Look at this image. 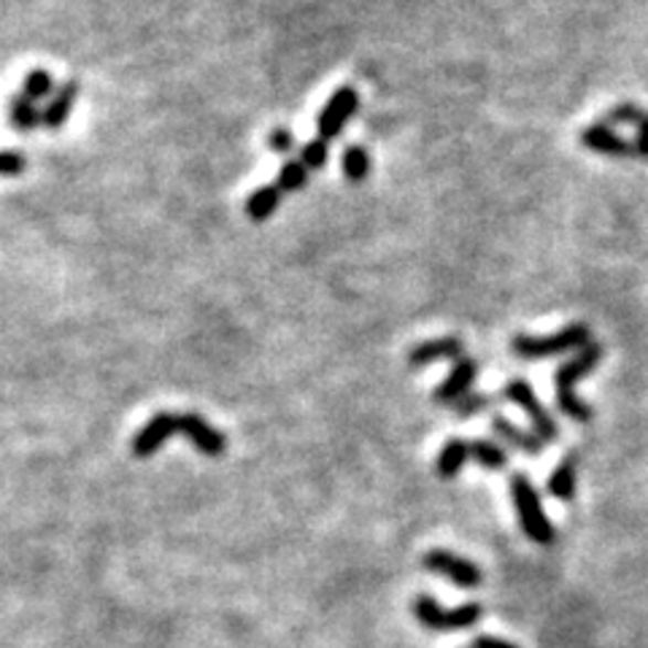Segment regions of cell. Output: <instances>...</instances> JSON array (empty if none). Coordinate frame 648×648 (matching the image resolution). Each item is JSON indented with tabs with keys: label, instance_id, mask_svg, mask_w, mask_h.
Instances as JSON below:
<instances>
[{
	"label": "cell",
	"instance_id": "2e32d148",
	"mask_svg": "<svg viewBox=\"0 0 648 648\" xmlns=\"http://www.w3.org/2000/svg\"><path fill=\"white\" fill-rule=\"evenodd\" d=\"M278 203H281V192H278L276 184L259 187L246 200V214H249L252 222H265L278 209Z\"/></svg>",
	"mask_w": 648,
	"mask_h": 648
},
{
	"label": "cell",
	"instance_id": "7402d4cb",
	"mask_svg": "<svg viewBox=\"0 0 648 648\" xmlns=\"http://www.w3.org/2000/svg\"><path fill=\"white\" fill-rule=\"evenodd\" d=\"M327 155H330V144L322 141V138H317V141L302 147L300 162L308 168V171H317V168H322L327 162Z\"/></svg>",
	"mask_w": 648,
	"mask_h": 648
},
{
	"label": "cell",
	"instance_id": "d4e9b609",
	"mask_svg": "<svg viewBox=\"0 0 648 648\" xmlns=\"http://www.w3.org/2000/svg\"><path fill=\"white\" fill-rule=\"evenodd\" d=\"M640 117H644V111H640L638 106H633V103H622V106L610 108L608 123H605V125H608V127L610 125H635Z\"/></svg>",
	"mask_w": 648,
	"mask_h": 648
},
{
	"label": "cell",
	"instance_id": "3957f363",
	"mask_svg": "<svg viewBox=\"0 0 648 648\" xmlns=\"http://www.w3.org/2000/svg\"><path fill=\"white\" fill-rule=\"evenodd\" d=\"M511 498L513 506H517L524 535L530 538L532 543H538V546H551V543H554V527H551L546 519V511H543L535 487H532L530 478L524 474L511 476Z\"/></svg>",
	"mask_w": 648,
	"mask_h": 648
},
{
	"label": "cell",
	"instance_id": "cb8c5ba5",
	"mask_svg": "<svg viewBox=\"0 0 648 648\" xmlns=\"http://www.w3.org/2000/svg\"><path fill=\"white\" fill-rule=\"evenodd\" d=\"M28 160L22 151L17 149H3L0 151V176H20L25 171Z\"/></svg>",
	"mask_w": 648,
	"mask_h": 648
},
{
	"label": "cell",
	"instance_id": "52a82bcc",
	"mask_svg": "<svg viewBox=\"0 0 648 648\" xmlns=\"http://www.w3.org/2000/svg\"><path fill=\"white\" fill-rule=\"evenodd\" d=\"M357 106H360V98H357L354 89L351 87L336 89V93H332V98L327 100V106L322 108V114H319V119H317L319 138L330 144L332 138L341 136L343 125H347L349 119L357 114Z\"/></svg>",
	"mask_w": 648,
	"mask_h": 648
},
{
	"label": "cell",
	"instance_id": "7c38bea8",
	"mask_svg": "<svg viewBox=\"0 0 648 648\" xmlns=\"http://www.w3.org/2000/svg\"><path fill=\"white\" fill-rule=\"evenodd\" d=\"M78 98V84L65 82L63 87L57 89V95L50 100V106L44 108V125L50 130H60L71 119V111H74V103Z\"/></svg>",
	"mask_w": 648,
	"mask_h": 648
},
{
	"label": "cell",
	"instance_id": "5bb4252c",
	"mask_svg": "<svg viewBox=\"0 0 648 648\" xmlns=\"http://www.w3.org/2000/svg\"><path fill=\"white\" fill-rule=\"evenodd\" d=\"M575 476H578V454L571 452L560 465L554 468V474L549 478V492L556 500L571 502L575 495Z\"/></svg>",
	"mask_w": 648,
	"mask_h": 648
},
{
	"label": "cell",
	"instance_id": "5b68a950",
	"mask_svg": "<svg viewBox=\"0 0 648 648\" xmlns=\"http://www.w3.org/2000/svg\"><path fill=\"white\" fill-rule=\"evenodd\" d=\"M589 327L586 325H571L562 332L549 338H530V336H517L511 343V351L522 360H543V357L562 354V351L571 349H584L589 347Z\"/></svg>",
	"mask_w": 648,
	"mask_h": 648
},
{
	"label": "cell",
	"instance_id": "d6986e66",
	"mask_svg": "<svg viewBox=\"0 0 648 648\" xmlns=\"http://www.w3.org/2000/svg\"><path fill=\"white\" fill-rule=\"evenodd\" d=\"M343 173L354 184L365 181L368 173H371V157H368V151L362 147H349L343 151Z\"/></svg>",
	"mask_w": 648,
	"mask_h": 648
},
{
	"label": "cell",
	"instance_id": "83f0119b",
	"mask_svg": "<svg viewBox=\"0 0 648 648\" xmlns=\"http://www.w3.org/2000/svg\"><path fill=\"white\" fill-rule=\"evenodd\" d=\"M470 648H517L513 644H508V640H500V638H489V635H484V638H476L474 646Z\"/></svg>",
	"mask_w": 648,
	"mask_h": 648
},
{
	"label": "cell",
	"instance_id": "277c9868",
	"mask_svg": "<svg viewBox=\"0 0 648 648\" xmlns=\"http://www.w3.org/2000/svg\"><path fill=\"white\" fill-rule=\"evenodd\" d=\"M414 614L424 627L433 633H463V629L474 627V624L484 616V608L478 603H465L457 608H444L438 599L419 595L414 603Z\"/></svg>",
	"mask_w": 648,
	"mask_h": 648
},
{
	"label": "cell",
	"instance_id": "9c48e42d",
	"mask_svg": "<svg viewBox=\"0 0 648 648\" xmlns=\"http://www.w3.org/2000/svg\"><path fill=\"white\" fill-rule=\"evenodd\" d=\"M581 144L605 157H638L635 144L624 141L608 125H592L581 132Z\"/></svg>",
	"mask_w": 648,
	"mask_h": 648
},
{
	"label": "cell",
	"instance_id": "8fae6325",
	"mask_svg": "<svg viewBox=\"0 0 648 648\" xmlns=\"http://www.w3.org/2000/svg\"><path fill=\"white\" fill-rule=\"evenodd\" d=\"M463 360L465 349L457 338H438V341H424L408 354V365L424 368L435 360Z\"/></svg>",
	"mask_w": 648,
	"mask_h": 648
},
{
	"label": "cell",
	"instance_id": "7a4b0ae2",
	"mask_svg": "<svg viewBox=\"0 0 648 648\" xmlns=\"http://www.w3.org/2000/svg\"><path fill=\"white\" fill-rule=\"evenodd\" d=\"M599 357H603V347H599V343H589V347L581 349V354L575 357V360L565 362V365H560V371H556V405H560L562 414L571 416L575 422L592 419V408L575 395L573 386L575 381L595 371Z\"/></svg>",
	"mask_w": 648,
	"mask_h": 648
},
{
	"label": "cell",
	"instance_id": "603a6c76",
	"mask_svg": "<svg viewBox=\"0 0 648 648\" xmlns=\"http://www.w3.org/2000/svg\"><path fill=\"white\" fill-rule=\"evenodd\" d=\"M487 405H489L487 395H474V392H468V395L454 400L452 408H454V414L459 416V419H468V416L481 414V411L487 408Z\"/></svg>",
	"mask_w": 648,
	"mask_h": 648
},
{
	"label": "cell",
	"instance_id": "ffe728a7",
	"mask_svg": "<svg viewBox=\"0 0 648 648\" xmlns=\"http://www.w3.org/2000/svg\"><path fill=\"white\" fill-rule=\"evenodd\" d=\"M306 181H308V168L302 166L300 160H289L284 162L281 171H278L276 187L278 192H298L306 187Z\"/></svg>",
	"mask_w": 648,
	"mask_h": 648
},
{
	"label": "cell",
	"instance_id": "4316f807",
	"mask_svg": "<svg viewBox=\"0 0 648 648\" xmlns=\"http://www.w3.org/2000/svg\"><path fill=\"white\" fill-rule=\"evenodd\" d=\"M638 141H635V149H638V157H646L648 160V114L638 119Z\"/></svg>",
	"mask_w": 648,
	"mask_h": 648
},
{
	"label": "cell",
	"instance_id": "484cf974",
	"mask_svg": "<svg viewBox=\"0 0 648 648\" xmlns=\"http://www.w3.org/2000/svg\"><path fill=\"white\" fill-rule=\"evenodd\" d=\"M268 144L276 155H289V151H293V132H289L287 127H276V130L270 132Z\"/></svg>",
	"mask_w": 648,
	"mask_h": 648
},
{
	"label": "cell",
	"instance_id": "9a60e30c",
	"mask_svg": "<svg viewBox=\"0 0 648 648\" xmlns=\"http://www.w3.org/2000/svg\"><path fill=\"white\" fill-rule=\"evenodd\" d=\"M470 459V444L463 438H454L444 446L438 454V463H435V470H438L440 478H454L463 470V465Z\"/></svg>",
	"mask_w": 648,
	"mask_h": 648
},
{
	"label": "cell",
	"instance_id": "6da1fadb",
	"mask_svg": "<svg viewBox=\"0 0 648 648\" xmlns=\"http://www.w3.org/2000/svg\"><path fill=\"white\" fill-rule=\"evenodd\" d=\"M173 435H184L195 444V449L205 457H222L227 449L225 435L216 427H211L209 422L200 414H171V411H162V414L151 416L141 429L132 438V454L138 459H147L166 444Z\"/></svg>",
	"mask_w": 648,
	"mask_h": 648
},
{
	"label": "cell",
	"instance_id": "8992f818",
	"mask_svg": "<svg viewBox=\"0 0 648 648\" xmlns=\"http://www.w3.org/2000/svg\"><path fill=\"white\" fill-rule=\"evenodd\" d=\"M422 565H424V571L446 575V578L454 581L459 589H476V586L484 581L481 567H478L476 562L465 560V556L452 554V551H446V549H435V551H429V554H424Z\"/></svg>",
	"mask_w": 648,
	"mask_h": 648
},
{
	"label": "cell",
	"instance_id": "4fadbf2b",
	"mask_svg": "<svg viewBox=\"0 0 648 648\" xmlns=\"http://www.w3.org/2000/svg\"><path fill=\"white\" fill-rule=\"evenodd\" d=\"M492 429H495V435L506 440L508 446H517V449L527 452L530 457H535V454H541L543 449H546V440L538 438L535 433H524V429H519L517 424L502 419V416H498V419L492 422Z\"/></svg>",
	"mask_w": 648,
	"mask_h": 648
},
{
	"label": "cell",
	"instance_id": "ac0fdd59",
	"mask_svg": "<svg viewBox=\"0 0 648 648\" xmlns=\"http://www.w3.org/2000/svg\"><path fill=\"white\" fill-rule=\"evenodd\" d=\"M470 459H476L487 470H502L508 465L506 449H500L492 440H470Z\"/></svg>",
	"mask_w": 648,
	"mask_h": 648
},
{
	"label": "cell",
	"instance_id": "ba28073f",
	"mask_svg": "<svg viewBox=\"0 0 648 648\" xmlns=\"http://www.w3.org/2000/svg\"><path fill=\"white\" fill-rule=\"evenodd\" d=\"M506 397L511 400V403H517L519 408L527 411V416H530L532 422H535V435L538 438H543L546 444L556 438V424L554 419L549 416V411L543 408L541 400L535 397V392H532V386L527 384V381H508L506 384Z\"/></svg>",
	"mask_w": 648,
	"mask_h": 648
},
{
	"label": "cell",
	"instance_id": "e0dca14e",
	"mask_svg": "<svg viewBox=\"0 0 648 648\" xmlns=\"http://www.w3.org/2000/svg\"><path fill=\"white\" fill-rule=\"evenodd\" d=\"M9 119L20 132H33L35 127L44 125V114H41L39 108H35V103L28 100L25 95H17V98H11Z\"/></svg>",
	"mask_w": 648,
	"mask_h": 648
},
{
	"label": "cell",
	"instance_id": "44dd1931",
	"mask_svg": "<svg viewBox=\"0 0 648 648\" xmlns=\"http://www.w3.org/2000/svg\"><path fill=\"white\" fill-rule=\"evenodd\" d=\"M52 89H54V82H52V76L46 74V71H30V74L25 76V82H22L20 95H25L28 100L35 103V100L50 98Z\"/></svg>",
	"mask_w": 648,
	"mask_h": 648
},
{
	"label": "cell",
	"instance_id": "30bf717a",
	"mask_svg": "<svg viewBox=\"0 0 648 648\" xmlns=\"http://www.w3.org/2000/svg\"><path fill=\"white\" fill-rule=\"evenodd\" d=\"M476 375H478L476 360H468V357H463V360L454 362L449 379H446L444 384H440L438 390H435L433 400H435V403H454V400L468 395L470 384L476 381Z\"/></svg>",
	"mask_w": 648,
	"mask_h": 648
}]
</instances>
